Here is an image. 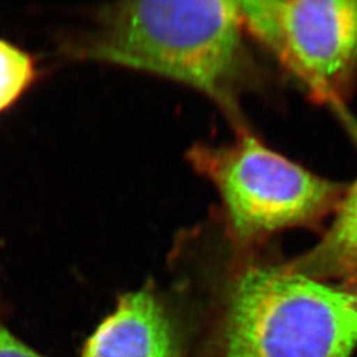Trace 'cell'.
<instances>
[{
	"label": "cell",
	"instance_id": "6da1fadb",
	"mask_svg": "<svg viewBox=\"0 0 357 357\" xmlns=\"http://www.w3.org/2000/svg\"><path fill=\"white\" fill-rule=\"evenodd\" d=\"M237 1H123L96 13L94 28L68 54L190 86L243 128L238 97L248 76Z\"/></svg>",
	"mask_w": 357,
	"mask_h": 357
},
{
	"label": "cell",
	"instance_id": "7a4b0ae2",
	"mask_svg": "<svg viewBox=\"0 0 357 357\" xmlns=\"http://www.w3.org/2000/svg\"><path fill=\"white\" fill-rule=\"evenodd\" d=\"M357 291L287 264L245 265L230 289L224 357H354Z\"/></svg>",
	"mask_w": 357,
	"mask_h": 357
},
{
	"label": "cell",
	"instance_id": "3957f363",
	"mask_svg": "<svg viewBox=\"0 0 357 357\" xmlns=\"http://www.w3.org/2000/svg\"><path fill=\"white\" fill-rule=\"evenodd\" d=\"M195 171L220 195L231 241L246 248L294 228H314L333 215L345 185L274 151L248 128L225 144H195Z\"/></svg>",
	"mask_w": 357,
	"mask_h": 357
},
{
	"label": "cell",
	"instance_id": "277c9868",
	"mask_svg": "<svg viewBox=\"0 0 357 357\" xmlns=\"http://www.w3.org/2000/svg\"><path fill=\"white\" fill-rule=\"evenodd\" d=\"M237 3L245 32L307 96L343 109L357 79V0Z\"/></svg>",
	"mask_w": 357,
	"mask_h": 357
},
{
	"label": "cell",
	"instance_id": "5b68a950",
	"mask_svg": "<svg viewBox=\"0 0 357 357\" xmlns=\"http://www.w3.org/2000/svg\"><path fill=\"white\" fill-rule=\"evenodd\" d=\"M81 357H178L165 307L150 287L125 294Z\"/></svg>",
	"mask_w": 357,
	"mask_h": 357
},
{
	"label": "cell",
	"instance_id": "8992f818",
	"mask_svg": "<svg viewBox=\"0 0 357 357\" xmlns=\"http://www.w3.org/2000/svg\"><path fill=\"white\" fill-rule=\"evenodd\" d=\"M289 264L308 277L357 291V178L345 187L319 241Z\"/></svg>",
	"mask_w": 357,
	"mask_h": 357
},
{
	"label": "cell",
	"instance_id": "52a82bcc",
	"mask_svg": "<svg viewBox=\"0 0 357 357\" xmlns=\"http://www.w3.org/2000/svg\"><path fill=\"white\" fill-rule=\"evenodd\" d=\"M36 78L33 57L0 38V114L10 109Z\"/></svg>",
	"mask_w": 357,
	"mask_h": 357
},
{
	"label": "cell",
	"instance_id": "ba28073f",
	"mask_svg": "<svg viewBox=\"0 0 357 357\" xmlns=\"http://www.w3.org/2000/svg\"><path fill=\"white\" fill-rule=\"evenodd\" d=\"M0 357H44L19 340L0 318Z\"/></svg>",
	"mask_w": 357,
	"mask_h": 357
}]
</instances>
